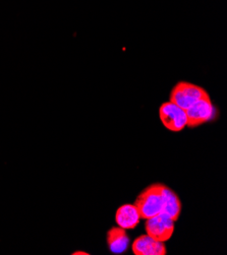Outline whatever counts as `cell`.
<instances>
[{
    "mask_svg": "<svg viewBox=\"0 0 227 255\" xmlns=\"http://www.w3.org/2000/svg\"><path fill=\"white\" fill-rule=\"evenodd\" d=\"M125 231L120 227H113L107 232V243L112 253L121 254L128 250L130 238Z\"/></svg>",
    "mask_w": 227,
    "mask_h": 255,
    "instance_id": "cell-9",
    "label": "cell"
},
{
    "mask_svg": "<svg viewBox=\"0 0 227 255\" xmlns=\"http://www.w3.org/2000/svg\"><path fill=\"white\" fill-rule=\"evenodd\" d=\"M186 112L188 116L187 126L191 127V128L212 120L215 116V108L210 97L199 100L189 109H187Z\"/></svg>",
    "mask_w": 227,
    "mask_h": 255,
    "instance_id": "cell-5",
    "label": "cell"
},
{
    "mask_svg": "<svg viewBox=\"0 0 227 255\" xmlns=\"http://www.w3.org/2000/svg\"><path fill=\"white\" fill-rule=\"evenodd\" d=\"M72 254H73V255H79V254H80V255H82V254H83V255H89V253H87V252H82V251H77V252H74V253H72Z\"/></svg>",
    "mask_w": 227,
    "mask_h": 255,
    "instance_id": "cell-10",
    "label": "cell"
},
{
    "mask_svg": "<svg viewBox=\"0 0 227 255\" xmlns=\"http://www.w3.org/2000/svg\"><path fill=\"white\" fill-rule=\"evenodd\" d=\"M133 252L136 255H166L165 242H160L149 235L138 237L133 243Z\"/></svg>",
    "mask_w": 227,
    "mask_h": 255,
    "instance_id": "cell-6",
    "label": "cell"
},
{
    "mask_svg": "<svg viewBox=\"0 0 227 255\" xmlns=\"http://www.w3.org/2000/svg\"><path fill=\"white\" fill-rule=\"evenodd\" d=\"M162 188L163 184L155 183L146 187L138 195L135 206L138 208L143 220H147L162 213Z\"/></svg>",
    "mask_w": 227,
    "mask_h": 255,
    "instance_id": "cell-1",
    "label": "cell"
},
{
    "mask_svg": "<svg viewBox=\"0 0 227 255\" xmlns=\"http://www.w3.org/2000/svg\"><path fill=\"white\" fill-rule=\"evenodd\" d=\"M145 230L147 235L153 239L166 242L174 233V221L163 213H160L146 220Z\"/></svg>",
    "mask_w": 227,
    "mask_h": 255,
    "instance_id": "cell-4",
    "label": "cell"
},
{
    "mask_svg": "<svg viewBox=\"0 0 227 255\" xmlns=\"http://www.w3.org/2000/svg\"><path fill=\"white\" fill-rule=\"evenodd\" d=\"M142 220L138 208L131 203L121 206L115 214V221L118 227L124 229V230H133L135 229L140 221Z\"/></svg>",
    "mask_w": 227,
    "mask_h": 255,
    "instance_id": "cell-7",
    "label": "cell"
},
{
    "mask_svg": "<svg viewBox=\"0 0 227 255\" xmlns=\"http://www.w3.org/2000/svg\"><path fill=\"white\" fill-rule=\"evenodd\" d=\"M162 213L172 219L174 222L178 221L182 213V202L172 189L163 185L162 188Z\"/></svg>",
    "mask_w": 227,
    "mask_h": 255,
    "instance_id": "cell-8",
    "label": "cell"
},
{
    "mask_svg": "<svg viewBox=\"0 0 227 255\" xmlns=\"http://www.w3.org/2000/svg\"><path fill=\"white\" fill-rule=\"evenodd\" d=\"M210 97L205 89L188 82L176 84L170 92V102L187 110L201 99Z\"/></svg>",
    "mask_w": 227,
    "mask_h": 255,
    "instance_id": "cell-2",
    "label": "cell"
},
{
    "mask_svg": "<svg viewBox=\"0 0 227 255\" xmlns=\"http://www.w3.org/2000/svg\"><path fill=\"white\" fill-rule=\"evenodd\" d=\"M159 117L164 127L173 132L182 131L188 124L186 110L170 101L160 106Z\"/></svg>",
    "mask_w": 227,
    "mask_h": 255,
    "instance_id": "cell-3",
    "label": "cell"
}]
</instances>
